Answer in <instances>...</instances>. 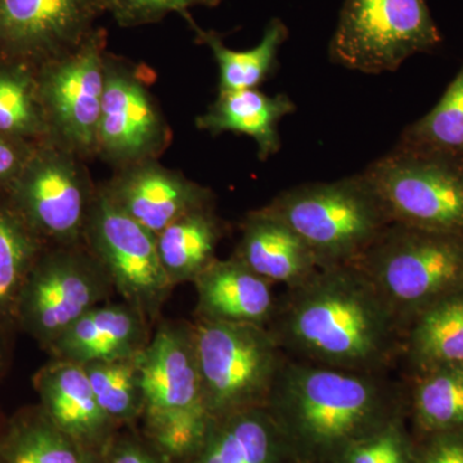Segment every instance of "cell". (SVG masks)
Masks as SVG:
<instances>
[{
  "label": "cell",
  "mask_w": 463,
  "mask_h": 463,
  "mask_svg": "<svg viewBox=\"0 0 463 463\" xmlns=\"http://www.w3.org/2000/svg\"><path fill=\"white\" fill-rule=\"evenodd\" d=\"M268 328L291 359L340 370L386 373L403 353L397 317L354 264L286 288Z\"/></svg>",
  "instance_id": "obj_1"
},
{
  "label": "cell",
  "mask_w": 463,
  "mask_h": 463,
  "mask_svg": "<svg viewBox=\"0 0 463 463\" xmlns=\"http://www.w3.org/2000/svg\"><path fill=\"white\" fill-rule=\"evenodd\" d=\"M268 411L304 463H335L353 444L408 414L407 385L286 359Z\"/></svg>",
  "instance_id": "obj_2"
},
{
  "label": "cell",
  "mask_w": 463,
  "mask_h": 463,
  "mask_svg": "<svg viewBox=\"0 0 463 463\" xmlns=\"http://www.w3.org/2000/svg\"><path fill=\"white\" fill-rule=\"evenodd\" d=\"M354 265L407 330L423 310L463 289V233L390 224Z\"/></svg>",
  "instance_id": "obj_3"
},
{
  "label": "cell",
  "mask_w": 463,
  "mask_h": 463,
  "mask_svg": "<svg viewBox=\"0 0 463 463\" xmlns=\"http://www.w3.org/2000/svg\"><path fill=\"white\" fill-rule=\"evenodd\" d=\"M265 207L306 241L319 268L354 264L392 224L364 173L291 188Z\"/></svg>",
  "instance_id": "obj_4"
},
{
  "label": "cell",
  "mask_w": 463,
  "mask_h": 463,
  "mask_svg": "<svg viewBox=\"0 0 463 463\" xmlns=\"http://www.w3.org/2000/svg\"><path fill=\"white\" fill-rule=\"evenodd\" d=\"M203 402L213 419L267 407L288 355L265 326H194Z\"/></svg>",
  "instance_id": "obj_5"
},
{
  "label": "cell",
  "mask_w": 463,
  "mask_h": 463,
  "mask_svg": "<svg viewBox=\"0 0 463 463\" xmlns=\"http://www.w3.org/2000/svg\"><path fill=\"white\" fill-rule=\"evenodd\" d=\"M364 175L392 223L463 233V158L397 146Z\"/></svg>",
  "instance_id": "obj_6"
},
{
  "label": "cell",
  "mask_w": 463,
  "mask_h": 463,
  "mask_svg": "<svg viewBox=\"0 0 463 463\" xmlns=\"http://www.w3.org/2000/svg\"><path fill=\"white\" fill-rule=\"evenodd\" d=\"M440 42L426 0H345L330 57L346 69L381 74Z\"/></svg>",
  "instance_id": "obj_7"
},
{
  "label": "cell",
  "mask_w": 463,
  "mask_h": 463,
  "mask_svg": "<svg viewBox=\"0 0 463 463\" xmlns=\"http://www.w3.org/2000/svg\"><path fill=\"white\" fill-rule=\"evenodd\" d=\"M114 292L109 274L84 242L57 245L36 259L21 289L16 316L36 340L50 347Z\"/></svg>",
  "instance_id": "obj_8"
},
{
  "label": "cell",
  "mask_w": 463,
  "mask_h": 463,
  "mask_svg": "<svg viewBox=\"0 0 463 463\" xmlns=\"http://www.w3.org/2000/svg\"><path fill=\"white\" fill-rule=\"evenodd\" d=\"M84 243L123 301L148 321L156 319L174 288L158 257L157 236L116 205L103 185H97Z\"/></svg>",
  "instance_id": "obj_9"
},
{
  "label": "cell",
  "mask_w": 463,
  "mask_h": 463,
  "mask_svg": "<svg viewBox=\"0 0 463 463\" xmlns=\"http://www.w3.org/2000/svg\"><path fill=\"white\" fill-rule=\"evenodd\" d=\"M106 38L97 27L80 47L47 63L39 90L53 142L84 161L97 156Z\"/></svg>",
  "instance_id": "obj_10"
},
{
  "label": "cell",
  "mask_w": 463,
  "mask_h": 463,
  "mask_svg": "<svg viewBox=\"0 0 463 463\" xmlns=\"http://www.w3.org/2000/svg\"><path fill=\"white\" fill-rule=\"evenodd\" d=\"M145 75V67L106 54L97 156L116 169L157 160L172 142Z\"/></svg>",
  "instance_id": "obj_11"
},
{
  "label": "cell",
  "mask_w": 463,
  "mask_h": 463,
  "mask_svg": "<svg viewBox=\"0 0 463 463\" xmlns=\"http://www.w3.org/2000/svg\"><path fill=\"white\" fill-rule=\"evenodd\" d=\"M52 143L53 148L36 158L21 181L23 218L57 245L83 243L97 185L83 158Z\"/></svg>",
  "instance_id": "obj_12"
},
{
  "label": "cell",
  "mask_w": 463,
  "mask_h": 463,
  "mask_svg": "<svg viewBox=\"0 0 463 463\" xmlns=\"http://www.w3.org/2000/svg\"><path fill=\"white\" fill-rule=\"evenodd\" d=\"M103 14L105 0H0V44L50 63L80 47Z\"/></svg>",
  "instance_id": "obj_13"
},
{
  "label": "cell",
  "mask_w": 463,
  "mask_h": 463,
  "mask_svg": "<svg viewBox=\"0 0 463 463\" xmlns=\"http://www.w3.org/2000/svg\"><path fill=\"white\" fill-rule=\"evenodd\" d=\"M137 364L145 392V420L207 411L194 326L161 323L147 345L137 355Z\"/></svg>",
  "instance_id": "obj_14"
},
{
  "label": "cell",
  "mask_w": 463,
  "mask_h": 463,
  "mask_svg": "<svg viewBox=\"0 0 463 463\" xmlns=\"http://www.w3.org/2000/svg\"><path fill=\"white\" fill-rule=\"evenodd\" d=\"M102 185L116 205L156 236L182 216L214 205L209 188L157 160L116 169L111 181Z\"/></svg>",
  "instance_id": "obj_15"
},
{
  "label": "cell",
  "mask_w": 463,
  "mask_h": 463,
  "mask_svg": "<svg viewBox=\"0 0 463 463\" xmlns=\"http://www.w3.org/2000/svg\"><path fill=\"white\" fill-rule=\"evenodd\" d=\"M148 322L125 301H106L85 313L48 349L54 359L80 365L133 358L151 339Z\"/></svg>",
  "instance_id": "obj_16"
},
{
  "label": "cell",
  "mask_w": 463,
  "mask_h": 463,
  "mask_svg": "<svg viewBox=\"0 0 463 463\" xmlns=\"http://www.w3.org/2000/svg\"><path fill=\"white\" fill-rule=\"evenodd\" d=\"M200 321L268 327L276 312L273 283L236 257L215 259L194 279Z\"/></svg>",
  "instance_id": "obj_17"
},
{
  "label": "cell",
  "mask_w": 463,
  "mask_h": 463,
  "mask_svg": "<svg viewBox=\"0 0 463 463\" xmlns=\"http://www.w3.org/2000/svg\"><path fill=\"white\" fill-rule=\"evenodd\" d=\"M233 257L273 285L282 283L286 288L300 285L319 269L306 241L265 206L243 218Z\"/></svg>",
  "instance_id": "obj_18"
},
{
  "label": "cell",
  "mask_w": 463,
  "mask_h": 463,
  "mask_svg": "<svg viewBox=\"0 0 463 463\" xmlns=\"http://www.w3.org/2000/svg\"><path fill=\"white\" fill-rule=\"evenodd\" d=\"M43 412L81 446L105 443L114 422L99 407L83 365L54 359L33 380Z\"/></svg>",
  "instance_id": "obj_19"
},
{
  "label": "cell",
  "mask_w": 463,
  "mask_h": 463,
  "mask_svg": "<svg viewBox=\"0 0 463 463\" xmlns=\"http://www.w3.org/2000/svg\"><path fill=\"white\" fill-rule=\"evenodd\" d=\"M191 463H304L267 407L213 421Z\"/></svg>",
  "instance_id": "obj_20"
},
{
  "label": "cell",
  "mask_w": 463,
  "mask_h": 463,
  "mask_svg": "<svg viewBox=\"0 0 463 463\" xmlns=\"http://www.w3.org/2000/svg\"><path fill=\"white\" fill-rule=\"evenodd\" d=\"M294 111V102L286 94L270 97L258 88L219 91L215 102L196 118V125L212 136L231 132L251 137L257 142L258 157L265 161L281 149L279 125Z\"/></svg>",
  "instance_id": "obj_21"
},
{
  "label": "cell",
  "mask_w": 463,
  "mask_h": 463,
  "mask_svg": "<svg viewBox=\"0 0 463 463\" xmlns=\"http://www.w3.org/2000/svg\"><path fill=\"white\" fill-rule=\"evenodd\" d=\"M408 376L463 365V289L423 310L404 332Z\"/></svg>",
  "instance_id": "obj_22"
},
{
  "label": "cell",
  "mask_w": 463,
  "mask_h": 463,
  "mask_svg": "<svg viewBox=\"0 0 463 463\" xmlns=\"http://www.w3.org/2000/svg\"><path fill=\"white\" fill-rule=\"evenodd\" d=\"M223 236L224 224L214 205L182 216L157 234L158 257L174 288L194 282L215 260Z\"/></svg>",
  "instance_id": "obj_23"
},
{
  "label": "cell",
  "mask_w": 463,
  "mask_h": 463,
  "mask_svg": "<svg viewBox=\"0 0 463 463\" xmlns=\"http://www.w3.org/2000/svg\"><path fill=\"white\" fill-rule=\"evenodd\" d=\"M408 414L420 438L463 430V365L408 376Z\"/></svg>",
  "instance_id": "obj_24"
},
{
  "label": "cell",
  "mask_w": 463,
  "mask_h": 463,
  "mask_svg": "<svg viewBox=\"0 0 463 463\" xmlns=\"http://www.w3.org/2000/svg\"><path fill=\"white\" fill-rule=\"evenodd\" d=\"M0 463H96V458L41 408L17 417L0 437Z\"/></svg>",
  "instance_id": "obj_25"
},
{
  "label": "cell",
  "mask_w": 463,
  "mask_h": 463,
  "mask_svg": "<svg viewBox=\"0 0 463 463\" xmlns=\"http://www.w3.org/2000/svg\"><path fill=\"white\" fill-rule=\"evenodd\" d=\"M197 39L212 51L219 67V91L257 90L277 69L279 48L288 38V29L279 18H274L265 27L263 39L257 47L248 51H233L225 47L218 33L203 32L192 21L185 18Z\"/></svg>",
  "instance_id": "obj_26"
},
{
  "label": "cell",
  "mask_w": 463,
  "mask_h": 463,
  "mask_svg": "<svg viewBox=\"0 0 463 463\" xmlns=\"http://www.w3.org/2000/svg\"><path fill=\"white\" fill-rule=\"evenodd\" d=\"M398 146L463 158V63L437 106L404 130Z\"/></svg>",
  "instance_id": "obj_27"
},
{
  "label": "cell",
  "mask_w": 463,
  "mask_h": 463,
  "mask_svg": "<svg viewBox=\"0 0 463 463\" xmlns=\"http://www.w3.org/2000/svg\"><path fill=\"white\" fill-rule=\"evenodd\" d=\"M36 236L23 216L0 209V316L16 315L21 289L41 255Z\"/></svg>",
  "instance_id": "obj_28"
},
{
  "label": "cell",
  "mask_w": 463,
  "mask_h": 463,
  "mask_svg": "<svg viewBox=\"0 0 463 463\" xmlns=\"http://www.w3.org/2000/svg\"><path fill=\"white\" fill-rule=\"evenodd\" d=\"M99 407L112 422H128L145 411L141 373L133 358L83 365Z\"/></svg>",
  "instance_id": "obj_29"
},
{
  "label": "cell",
  "mask_w": 463,
  "mask_h": 463,
  "mask_svg": "<svg viewBox=\"0 0 463 463\" xmlns=\"http://www.w3.org/2000/svg\"><path fill=\"white\" fill-rule=\"evenodd\" d=\"M207 411H194L146 420L149 438L166 458H194L212 428Z\"/></svg>",
  "instance_id": "obj_30"
},
{
  "label": "cell",
  "mask_w": 463,
  "mask_h": 463,
  "mask_svg": "<svg viewBox=\"0 0 463 463\" xmlns=\"http://www.w3.org/2000/svg\"><path fill=\"white\" fill-rule=\"evenodd\" d=\"M404 420L399 417L356 441L335 463H417V441Z\"/></svg>",
  "instance_id": "obj_31"
},
{
  "label": "cell",
  "mask_w": 463,
  "mask_h": 463,
  "mask_svg": "<svg viewBox=\"0 0 463 463\" xmlns=\"http://www.w3.org/2000/svg\"><path fill=\"white\" fill-rule=\"evenodd\" d=\"M48 130L44 111L36 106L32 83L23 75L0 72V133L9 136Z\"/></svg>",
  "instance_id": "obj_32"
},
{
  "label": "cell",
  "mask_w": 463,
  "mask_h": 463,
  "mask_svg": "<svg viewBox=\"0 0 463 463\" xmlns=\"http://www.w3.org/2000/svg\"><path fill=\"white\" fill-rule=\"evenodd\" d=\"M219 0H105L106 14L121 27H138L156 24L167 14L178 12L190 17L188 9L196 5L214 7Z\"/></svg>",
  "instance_id": "obj_33"
},
{
  "label": "cell",
  "mask_w": 463,
  "mask_h": 463,
  "mask_svg": "<svg viewBox=\"0 0 463 463\" xmlns=\"http://www.w3.org/2000/svg\"><path fill=\"white\" fill-rule=\"evenodd\" d=\"M417 463H463V430L439 432L420 439Z\"/></svg>",
  "instance_id": "obj_34"
},
{
  "label": "cell",
  "mask_w": 463,
  "mask_h": 463,
  "mask_svg": "<svg viewBox=\"0 0 463 463\" xmlns=\"http://www.w3.org/2000/svg\"><path fill=\"white\" fill-rule=\"evenodd\" d=\"M158 452V450H157ZM165 456L151 452L130 439H121L109 444L105 452L103 463H169Z\"/></svg>",
  "instance_id": "obj_35"
},
{
  "label": "cell",
  "mask_w": 463,
  "mask_h": 463,
  "mask_svg": "<svg viewBox=\"0 0 463 463\" xmlns=\"http://www.w3.org/2000/svg\"><path fill=\"white\" fill-rule=\"evenodd\" d=\"M23 165V156L7 139L0 137V181L7 179Z\"/></svg>",
  "instance_id": "obj_36"
}]
</instances>
